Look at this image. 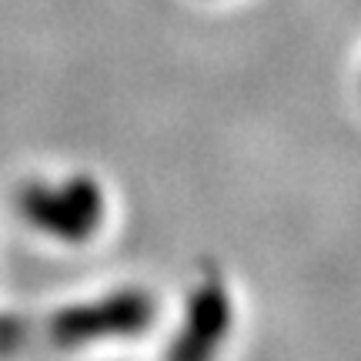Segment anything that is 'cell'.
I'll use <instances>...</instances> for the list:
<instances>
[{
    "label": "cell",
    "mask_w": 361,
    "mask_h": 361,
    "mask_svg": "<svg viewBox=\"0 0 361 361\" xmlns=\"http://www.w3.org/2000/svg\"><path fill=\"white\" fill-rule=\"evenodd\" d=\"M151 301L141 295H121L107 298L97 305H84L78 311H64L54 322V335L57 341H87V338L104 335H130L151 322Z\"/></svg>",
    "instance_id": "2"
},
{
    "label": "cell",
    "mask_w": 361,
    "mask_h": 361,
    "mask_svg": "<svg viewBox=\"0 0 361 361\" xmlns=\"http://www.w3.org/2000/svg\"><path fill=\"white\" fill-rule=\"evenodd\" d=\"M20 207L34 228L64 241H84L90 231H97L104 218L101 191L87 178L64 184H30L20 197Z\"/></svg>",
    "instance_id": "1"
},
{
    "label": "cell",
    "mask_w": 361,
    "mask_h": 361,
    "mask_svg": "<svg viewBox=\"0 0 361 361\" xmlns=\"http://www.w3.org/2000/svg\"><path fill=\"white\" fill-rule=\"evenodd\" d=\"M231 328V301L211 281L197 288L188 311V328L178 338V348H171L168 361H211L218 341Z\"/></svg>",
    "instance_id": "3"
}]
</instances>
